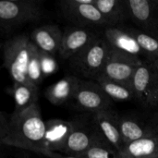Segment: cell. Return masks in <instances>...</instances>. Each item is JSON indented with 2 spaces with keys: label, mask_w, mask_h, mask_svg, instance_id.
<instances>
[{
  "label": "cell",
  "mask_w": 158,
  "mask_h": 158,
  "mask_svg": "<svg viewBox=\"0 0 158 158\" xmlns=\"http://www.w3.org/2000/svg\"><path fill=\"white\" fill-rule=\"evenodd\" d=\"M44 133L45 121L36 104L23 111H13L8 119L7 134L2 144L42 155L44 152Z\"/></svg>",
  "instance_id": "1"
},
{
  "label": "cell",
  "mask_w": 158,
  "mask_h": 158,
  "mask_svg": "<svg viewBox=\"0 0 158 158\" xmlns=\"http://www.w3.org/2000/svg\"><path fill=\"white\" fill-rule=\"evenodd\" d=\"M111 46L104 36H97L81 53L69 59L71 69L86 80L95 81L104 70Z\"/></svg>",
  "instance_id": "2"
},
{
  "label": "cell",
  "mask_w": 158,
  "mask_h": 158,
  "mask_svg": "<svg viewBox=\"0 0 158 158\" xmlns=\"http://www.w3.org/2000/svg\"><path fill=\"white\" fill-rule=\"evenodd\" d=\"M35 45L30 37L19 34L9 39L4 44V66L13 83H29L27 70Z\"/></svg>",
  "instance_id": "3"
},
{
  "label": "cell",
  "mask_w": 158,
  "mask_h": 158,
  "mask_svg": "<svg viewBox=\"0 0 158 158\" xmlns=\"http://www.w3.org/2000/svg\"><path fill=\"white\" fill-rule=\"evenodd\" d=\"M39 0H0V28L11 29L43 18Z\"/></svg>",
  "instance_id": "4"
},
{
  "label": "cell",
  "mask_w": 158,
  "mask_h": 158,
  "mask_svg": "<svg viewBox=\"0 0 158 158\" xmlns=\"http://www.w3.org/2000/svg\"><path fill=\"white\" fill-rule=\"evenodd\" d=\"M63 17L76 27H107L106 20L94 6V0H63L59 3Z\"/></svg>",
  "instance_id": "5"
},
{
  "label": "cell",
  "mask_w": 158,
  "mask_h": 158,
  "mask_svg": "<svg viewBox=\"0 0 158 158\" xmlns=\"http://www.w3.org/2000/svg\"><path fill=\"white\" fill-rule=\"evenodd\" d=\"M131 88L135 98L144 106L158 107V73L153 64L143 61L134 73Z\"/></svg>",
  "instance_id": "6"
},
{
  "label": "cell",
  "mask_w": 158,
  "mask_h": 158,
  "mask_svg": "<svg viewBox=\"0 0 158 158\" xmlns=\"http://www.w3.org/2000/svg\"><path fill=\"white\" fill-rule=\"evenodd\" d=\"M143 61L141 57L130 55L111 47L108 59L100 77L131 86L135 71Z\"/></svg>",
  "instance_id": "7"
},
{
  "label": "cell",
  "mask_w": 158,
  "mask_h": 158,
  "mask_svg": "<svg viewBox=\"0 0 158 158\" xmlns=\"http://www.w3.org/2000/svg\"><path fill=\"white\" fill-rule=\"evenodd\" d=\"M72 101L77 108L90 114L109 109L113 104L96 81L81 79Z\"/></svg>",
  "instance_id": "8"
},
{
  "label": "cell",
  "mask_w": 158,
  "mask_h": 158,
  "mask_svg": "<svg viewBox=\"0 0 158 158\" xmlns=\"http://www.w3.org/2000/svg\"><path fill=\"white\" fill-rule=\"evenodd\" d=\"M106 141L97 131L93 119L91 124L83 119H74V129L70 133L62 154L81 156L92 146Z\"/></svg>",
  "instance_id": "9"
},
{
  "label": "cell",
  "mask_w": 158,
  "mask_h": 158,
  "mask_svg": "<svg viewBox=\"0 0 158 158\" xmlns=\"http://www.w3.org/2000/svg\"><path fill=\"white\" fill-rule=\"evenodd\" d=\"M130 19L141 31L158 39L157 0H126Z\"/></svg>",
  "instance_id": "10"
},
{
  "label": "cell",
  "mask_w": 158,
  "mask_h": 158,
  "mask_svg": "<svg viewBox=\"0 0 158 158\" xmlns=\"http://www.w3.org/2000/svg\"><path fill=\"white\" fill-rule=\"evenodd\" d=\"M98 35L88 28L69 27L63 31L61 45L58 55L62 59L69 60L86 46H88Z\"/></svg>",
  "instance_id": "11"
},
{
  "label": "cell",
  "mask_w": 158,
  "mask_h": 158,
  "mask_svg": "<svg viewBox=\"0 0 158 158\" xmlns=\"http://www.w3.org/2000/svg\"><path fill=\"white\" fill-rule=\"evenodd\" d=\"M118 118L119 117L111 108L92 114V119L97 131L117 152L124 145Z\"/></svg>",
  "instance_id": "12"
},
{
  "label": "cell",
  "mask_w": 158,
  "mask_h": 158,
  "mask_svg": "<svg viewBox=\"0 0 158 158\" xmlns=\"http://www.w3.org/2000/svg\"><path fill=\"white\" fill-rule=\"evenodd\" d=\"M73 129L74 120L53 118L45 121V133L44 139V152L52 151L62 153Z\"/></svg>",
  "instance_id": "13"
},
{
  "label": "cell",
  "mask_w": 158,
  "mask_h": 158,
  "mask_svg": "<svg viewBox=\"0 0 158 158\" xmlns=\"http://www.w3.org/2000/svg\"><path fill=\"white\" fill-rule=\"evenodd\" d=\"M63 31L56 24H46L34 29L30 36L36 48L44 53L56 56L59 52Z\"/></svg>",
  "instance_id": "14"
},
{
  "label": "cell",
  "mask_w": 158,
  "mask_h": 158,
  "mask_svg": "<svg viewBox=\"0 0 158 158\" xmlns=\"http://www.w3.org/2000/svg\"><path fill=\"white\" fill-rule=\"evenodd\" d=\"M118 124L124 144L158 135V120L142 122L131 117H119Z\"/></svg>",
  "instance_id": "15"
},
{
  "label": "cell",
  "mask_w": 158,
  "mask_h": 158,
  "mask_svg": "<svg viewBox=\"0 0 158 158\" xmlns=\"http://www.w3.org/2000/svg\"><path fill=\"white\" fill-rule=\"evenodd\" d=\"M103 36L112 48L139 57L141 56L144 57L140 45L127 27H106L104 30Z\"/></svg>",
  "instance_id": "16"
},
{
  "label": "cell",
  "mask_w": 158,
  "mask_h": 158,
  "mask_svg": "<svg viewBox=\"0 0 158 158\" xmlns=\"http://www.w3.org/2000/svg\"><path fill=\"white\" fill-rule=\"evenodd\" d=\"M81 79L75 75H67L48 86L44 97L54 106H62L73 99Z\"/></svg>",
  "instance_id": "17"
},
{
  "label": "cell",
  "mask_w": 158,
  "mask_h": 158,
  "mask_svg": "<svg viewBox=\"0 0 158 158\" xmlns=\"http://www.w3.org/2000/svg\"><path fill=\"white\" fill-rule=\"evenodd\" d=\"M118 158H158V135L124 144Z\"/></svg>",
  "instance_id": "18"
},
{
  "label": "cell",
  "mask_w": 158,
  "mask_h": 158,
  "mask_svg": "<svg viewBox=\"0 0 158 158\" xmlns=\"http://www.w3.org/2000/svg\"><path fill=\"white\" fill-rule=\"evenodd\" d=\"M94 6L103 16L107 27L118 26L130 19L126 0H94Z\"/></svg>",
  "instance_id": "19"
},
{
  "label": "cell",
  "mask_w": 158,
  "mask_h": 158,
  "mask_svg": "<svg viewBox=\"0 0 158 158\" xmlns=\"http://www.w3.org/2000/svg\"><path fill=\"white\" fill-rule=\"evenodd\" d=\"M10 94L13 97L15 108L14 112H19L30 108L38 104L39 89L31 83H13L10 89Z\"/></svg>",
  "instance_id": "20"
},
{
  "label": "cell",
  "mask_w": 158,
  "mask_h": 158,
  "mask_svg": "<svg viewBox=\"0 0 158 158\" xmlns=\"http://www.w3.org/2000/svg\"><path fill=\"white\" fill-rule=\"evenodd\" d=\"M94 81H96L105 94L114 102H123L130 101L135 98L133 90L131 86L124 85L113 81H110L104 77L97 78Z\"/></svg>",
  "instance_id": "21"
},
{
  "label": "cell",
  "mask_w": 158,
  "mask_h": 158,
  "mask_svg": "<svg viewBox=\"0 0 158 158\" xmlns=\"http://www.w3.org/2000/svg\"><path fill=\"white\" fill-rule=\"evenodd\" d=\"M129 31L137 41L140 45L143 56L150 63L158 60V39L142 31L141 30H136L133 28H128Z\"/></svg>",
  "instance_id": "22"
},
{
  "label": "cell",
  "mask_w": 158,
  "mask_h": 158,
  "mask_svg": "<svg viewBox=\"0 0 158 158\" xmlns=\"http://www.w3.org/2000/svg\"><path fill=\"white\" fill-rule=\"evenodd\" d=\"M44 75L41 68V63H40V55H39V50L36 48L31 55L28 70H27V79L28 82L31 84H33L35 86H39L41 82L44 80Z\"/></svg>",
  "instance_id": "23"
},
{
  "label": "cell",
  "mask_w": 158,
  "mask_h": 158,
  "mask_svg": "<svg viewBox=\"0 0 158 158\" xmlns=\"http://www.w3.org/2000/svg\"><path fill=\"white\" fill-rule=\"evenodd\" d=\"M82 158H118V152L106 142L103 141L92 146L82 156Z\"/></svg>",
  "instance_id": "24"
},
{
  "label": "cell",
  "mask_w": 158,
  "mask_h": 158,
  "mask_svg": "<svg viewBox=\"0 0 158 158\" xmlns=\"http://www.w3.org/2000/svg\"><path fill=\"white\" fill-rule=\"evenodd\" d=\"M39 55H40V63H41V68L44 77H47L54 74L58 69V64L56 62V57L52 55L41 51H39Z\"/></svg>",
  "instance_id": "25"
},
{
  "label": "cell",
  "mask_w": 158,
  "mask_h": 158,
  "mask_svg": "<svg viewBox=\"0 0 158 158\" xmlns=\"http://www.w3.org/2000/svg\"><path fill=\"white\" fill-rule=\"evenodd\" d=\"M8 131V119L6 118V117L2 114L0 111V142L2 143V141L6 138Z\"/></svg>",
  "instance_id": "26"
},
{
  "label": "cell",
  "mask_w": 158,
  "mask_h": 158,
  "mask_svg": "<svg viewBox=\"0 0 158 158\" xmlns=\"http://www.w3.org/2000/svg\"><path fill=\"white\" fill-rule=\"evenodd\" d=\"M42 156L48 158H82L81 156L66 155V154H62V153H58V152H52V151H45L43 153Z\"/></svg>",
  "instance_id": "27"
},
{
  "label": "cell",
  "mask_w": 158,
  "mask_h": 158,
  "mask_svg": "<svg viewBox=\"0 0 158 158\" xmlns=\"http://www.w3.org/2000/svg\"><path fill=\"white\" fill-rule=\"evenodd\" d=\"M153 66H154V68L156 69V70L157 71V73H158V60H156V61H154L153 63Z\"/></svg>",
  "instance_id": "28"
},
{
  "label": "cell",
  "mask_w": 158,
  "mask_h": 158,
  "mask_svg": "<svg viewBox=\"0 0 158 158\" xmlns=\"http://www.w3.org/2000/svg\"><path fill=\"white\" fill-rule=\"evenodd\" d=\"M1 145H2V143H1V142H0V146H1Z\"/></svg>",
  "instance_id": "29"
},
{
  "label": "cell",
  "mask_w": 158,
  "mask_h": 158,
  "mask_svg": "<svg viewBox=\"0 0 158 158\" xmlns=\"http://www.w3.org/2000/svg\"><path fill=\"white\" fill-rule=\"evenodd\" d=\"M0 49H1V44H0Z\"/></svg>",
  "instance_id": "30"
},
{
  "label": "cell",
  "mask_w": 158,
  "mask_h": 158,
  "mask_svg": "<svg viewBox=\"0 0 158 158\" xmlns=\"http://www.w3.org/2000/svg\"><path fill=\"white\" fill-rule=\"evenodd\" d=\"M157 3H158V0H157Z\"/></svg>",
  "instance_id": "31"
},
{
  "label": "cell",
  "mask_w": 158,
  "mask_h": 158,
  "mask_svg": "<svg viewBox=\"0 0 158 158\" xmlns=\"http://www.w3.org/2000/svg\"><path fill=\"white\" fill-rule=\"evenodd\" d=\"M0 158H1V157H0Z\"/></svg>",
  "instance_id": "32"
}]
</instances>
